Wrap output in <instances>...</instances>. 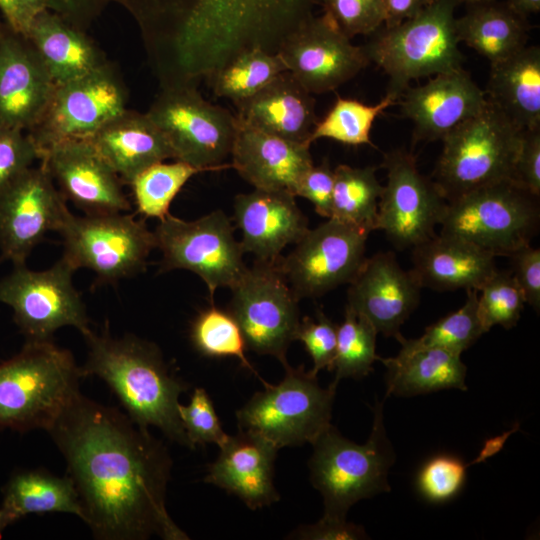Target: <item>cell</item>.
I'll list each match as a JSON object with an SVG mask.
<instances>
[{"instance_id":"cell-36","label":"cell","mask_w":540,"mask_h":540,"mask_svg":"<svg viewBox=\"0 0 540 540\" xmlns=\"http://www.w3.org/2000/svg\"><path fill=\"white\" fill-rule=\"evenodd\" d=\"M204 170L186 162H158L139 173L129 184L137 211L147 218L164 219L186 182Z\"/></svg>"},{"instance_id":"cell-34","label":"cell","mask_w":540,"mask_h":540,"mask_svg":"<svg viewBox=\"0 0 540 540\" xmlns=\"http://www.w3.org/2000/svg\"><path fill=\"white\" fill-rule=\"evenodd\" d=\"M376 167L340 164L334 170L331 217L367 233L376 230L378 205L383 186Z\"/></svg>"},{"instance_id":"cell-10","label":"cell","mask_w":540,"mask_h":540,"mask_svg":"<svg viewBox=\"0 0 540 540\" xmlns=\"http://www.w3.org/2000/svg\"><path fill=\"white\" fill-rule=\"evenodd\" d=\"M153 233L162 252L161 270L195 273L205 282L211 301L218 288H231L247 269L240 241L222 210L192 221L168 214Z\"/></svg>"},{"instance_id":"cell-14","label":"cell","mask_w":540,"mask_h":540,"mask_svg":"<svg viewBox=\"0 0 540 540\" xmlns=\"http://www.w3.org/2000/svg\"><path fill=\"white\" fill-rule=\"evenodd\" d=\"M126 103L125 85L107 62L84 76L56 85L42 118L27 133L41 155L54 144L90 137L126 110Z\"/></svg>"},{"instance_id":"cell-6","label":"cell","mask_w":540,"mask_h":540,"mask_svg":"<svg viewBox=\"0 0 540 540\" xmlns=\"http://www.w3.org/2000/svg\"><path fill=\"white\" fill-rule=\"evenodd\" d=\"M523 130L489 101L442 141L435 184L450 201L472 190L513 181Z\"/></svg>"},{"instance_id":"cell-7","label":"cell","mask_w":540,"mask_h":540,"mask_svg":"<svg viewBox=\"0 0 540 540\" xmlns=\"http://www.w3.org/2000/svg\"><path fill=\"white\" fill-rule=\"evenodd\" d=\"M278 384L264 382L236 412L238 428L256 433L278 449L313 443L330 425L336 386L322 388L303 365H283Z\"/></svg>"},{"instance_id":"cell-24","label":"cell","mask_w":540,"mask_h":540,"mask_svg":"<svg viewBox=\"0 0 540 540\" xmlns=\"http://www.w3.org/2000/svg\"><path fill=\"white\" fill-rule=\"evenodd\" d=\"M234 218L242 233L240 244L244 253L263 262L278 261L281 251L296 244L309 229L295 196L286 191L254 189L238 194Z\"/></svg>"},{"instance_id":"cell-33","label":"cell","mask_w":540,"mask_h":540,"mask_svg":"<svg viewBox=\"0 0 540 540\" xmlns=\"http://www.w3.org/2000/svg\"><path fill=\"white\" fill-rule=\"evenodd\" d=\"M17 520L27 514L70 513L83 518V510L72 479L44 470L14 473L3 489L2 506Z\"/></svg>"},{"instance_id":"cell-52","label":"cell","mask_w":540,"mask_h":540,"mask_svg":"<svg viewBox=\"0 0 540 540\" xmlns=\"http://www.w3.org/2000/svg\"><path fill=\"white\" fill-rule=\"evenodd\" d=\"M433 0H383L384 27H394L426 8Z\"/></svg>"},{"instance_id":"cell-17","label":"cell","mask_w":540,"mask_h":540,"mask_svg":"<svg viewBox=\"0 0 540 540\" xmlns=\"http://www.w3.org/2000/svg\"><path fill=\"white\" fill-rule=\"evenodd\" d=\"M277 53L311 94L337 89L370 63L364 48L354 45L326 14L304 20Z\"/></svg>"},{"instance_id":"cell-46","label":"cell","mask_w":540,"mask_h":540,"mask_svg":"<svg viewBox=\"0 0 540 540\" xmlns=\"http://www.w3.org/2000/svg\"><path fill=\"white\" fill-rule=\"evenodd\" d=\"M39 159V149L27 132L0 127V193Z\"/></svg>"},{"instance_id":"cell-44","label":"cell","mask_w":540,"mask_h":540,"mask_svg":"<svg viewBox=\"0 0 540 540\" xmlns=\"http://www.w3.org/2000/svg\"><path fill=\"white\" fill-rule=\"evenodd\" d=\"M335 26L348 38L369 35L384 22L383 0H319Z\"/></svg>"},{"instance_id":"cell-26","label":"cell","mask_w":540,"mask_h":540,"mask_svg":"<svg viewBox=\"0 0 540 540\" xmlns=\"http://www.w3.org/2000/svg\"><path fill=\"white\" fill-rule=\"evenodd\" d=\"M86 139L127 184L151 165L173 158L165 136L147 113L126 109Z\"/></svg>"},{"instance_id":"cell-5","label":"cell","mask_w":540,"mask_h":540,"mask_svg":"<svg viewBox=\"0 0 540 540\" xmlns=\"http://www.w3.org/2000/svg\"><path fill=\"white\" fill-rule=\"evenodd\" d=\"M460 0H433L414 17L376 30L364 50L389 76L388 94L400 98L412 80L462 68L454 16Z\"/></svg>"},{"instance_id":"cell-56","label":"cell","mask_w":540,"mask_h":540,"mask_svg":"<svg viewBox=\"0 0 540 540\" xmlns=\"http://www.w3.org/2000/svg\"><path fill=\"white\" fill-rule=\"evenodd\" d=\"M3 30H4V25H2L0 23V39H1V36H2V33H3Z\"/></svg>"},{"instance_id":"cell-35","label":"cell","mask_w":540,"mask_h":540,"mask_svg":"<svg viewBox=\"0 0 540 540\" xmlns=\"http://www.w3.org/2000/svg\"><path fill=\"white\" fill-rule=\"evenodd\" d=\"M287 68L278 53L260 47L242 51L210 78L213 92L234 103L247 99Z\"/></svg>"},{"instance_id":"cell-41","label":"cell","mask_w":540,"mask_h":540,"mask_svg":"<svg viewBox=\"0 0 540 540\" xmlns=\"http://www.w3.org/2000/svg\"><path fill=\"white\" fill-rule=\"evenodd\" d=\"M525 303L513 275L497 270L478 290L477 316L483 332L496 325L506 329L514 327Z\"/></svg>"},{"instance_id":"cell-30","label":"cell","mask_w":540,"mask_h":540,"mask_svg":"<svg viewBox=\"0 0 540 540\" xmlns=\"http://www.w3.org/2000/svg\"><path fill=\"white\" fill-rule=\"evenodd\" d=\"M490 65L487 100L522 130L540 129V48L525 46Z\"/></svg>"},{"instance_id":"cell-15","label":"cell","mask_w":540,"mask_h":540,"mask_svg":"<svg viewBox=\"0 0 540 540\" xmlns=\"http://www.w3.org/2000/svg\"><path fill=\"white\" fill-rule=\"evenodd\" d=\"M369 233L334 218L308 231L277 265L300 300L349 284L365 260Z\"/></svg>"},{"instance_id":"cell-21","label":"cell","mask_w":540,"mask_h":540,"mask_svg":"<svg viewBox=\"0 0 540 540\" xmlns=\"http://www.w3.org/2000/svg\"><path fill=\"white\" fill-rule=\"evenodd\" d=\"M55 88L29 39L4 25L0 39V127L30 131L45 113Z\"/></svg>"},{"instance_id":"cell-40","label":"cell","mask_w":540,"mask_h":540,"mask_svg":"<svg viewBox=\"0 0 540 540\" xmlns=\"http://www.w3.org/2000/svg\"><path fill=\"white\" fill-rule=\"evenodd\" d=\"M190 339L195 349L207 357H235L240 364L265 381L248 361L243 333L230 312L211 307L201 311L190 329Z\"/></svg>"},{"instance_id":"cell-4","label":"cell","mask_w":540,"mask_h":540,"mask_svg":"<svg viewBox=\"0 0 540 540\" xmlns=\"http://www.w3.org/2000/svg\"><path fill=\"white\" fill-rule=\"evenodd\" d=\"M382 409V402H376L372 430L363 445L343 437L333 425L312 443L310 480L323 497V517L344 520L359 500L390 491L387 476L395 455Z\"/></svg>"},{"instance_id":"cell-8","label":"cell","mask_w":540,"mask_h":540,"mask_svg":"<svg viewBox=\"0 0 540 540\" xmlns=\"http://www.w3.org/2000/svg\"><path fill=\"white\" fill-rule=\"evenodd\" d=\"M440 233L465 240L493 256H510L530 244L539 225L536 196L513 181L481 187L450 201Z\"/></svg>"},{"instance_id":"cell-11","label":"cell","mask_w":540,"mask_h":540,"mask_svg":"<svg viewBox=\"0 0 540 540\" xmlns=\"http://www.w3.org/2000/svg\"><path fill=\"white\" fill-rule=\"evenodd\" d=\"M65 258L72 267L88 268L106 282L133 276L145 268L156 247L144 222L120 213L79 217L71 212L59 230Z\"/></svg>"},{"instance_id":"cell-57","label":"cell","mask_w":540,"mask_h":540,"mask_svg":"<svg viewBox=\"0 0 540 540\" xmlns=\"http://www.w3.org/2000/svg\"><path fill=\"white\" fill-rule=\"evenodd\" d=\"M460 1H461V3H462V2H467V3H469V2H476V1H481V0H460Z\"/></svg>"},{"instance_id":"cell-9","label":"cell","mask_w":540,"mask_h":540,"mask_svg":"<svg viewBox=\"0 0 540 540\" xmlns=\"http://www.w3.org/2000/svg\"><path fill=\"white\" fill-rule=\"evenodd\" d=\"M146 113L165 136L173 159L204 171L223 168L231 154L237 117L205 100L196 84L163 85Z\"/></svg>"},{"instance_id":"cell-32","label":"cell","mask_w":540,"mask_h":540,"mask_svg":"<svg viewBox=\"0 0 540 540\" xmlns=\"http://www.w3.org/2000/svg\"><path fill=\"white\" fill-rule=\"evenodd\" d=\"M461 354L426 348L379 360L387 368L386 395L415 396L442 389L467 390L466 366Z\"/></svg>"},{"instance_id":"cell-31","label":"cell","mask_w":540,"mask_h":540,"mask_svg":"<svg viewBox=\"0 0 540 540\" xmlns=\"http://www.w3.org/2000/svg\"><path fill=\"white\" fill-rule=\"evenodd\" d=\"M471 7L456 18L459 42H464L490 64L500 62L527 46V18L504 1L469 2Z\"/></svg>"},{"instance_id":"cell-54","label":"cell","mask_w":540,"mask_h":540,"mask_svg":"<svg viewBox=\"0 0 540 540\" xmlns=\"http://www.w3.org/2000/svg\"><path fill=\"white\" fill-rule=\"evenodd\" d=\"M90 0H49V8L58 9L61 11H73L81 7L85 2Z\"/></svg>"},{"instance_id":"cell-43","label":"cell","mask_w":540,"mask_h":540,"mask_svg":"<svg viewBox=\"0 0 540 540\" xmlns=\"http://www.w3.org/2000/svg\"><path fill=\"white\" fill-rule=\"evenodd\" d=\"M178 415L190 449L214 443L219 448L228 440L216 414L213 402L203 388H195L188 405L178 404Z\"/></svg>"},{"instance_id":"cell-29","label":"cell","mask_w":540,"mask_h":540,"mask_svg":"<svg viewBox=\"0 0 540 540\" xmlns=\"http://www.w3.org/2000/svg\"><path fill=\"white\" fill-rule=\"evenodd\" d=\"M27 38L56 85L84 76L108 62L89 37L49 9L37 17Z\"/></svg>"},{"instance_id":"cell-49","label":"cell","mask_w":540,"mask_h":540,"mask_svg":"<svg viewBox=\"0 0 540 540\" xmlns=\"http://www.w3.org/2000/svg\"><path fill=\"white\" fill-rule=\"evenodd\" d=\"M512 260L513 277L518 283L525 302L534 309L540 307V250L527 244L509 256Z\"/></svg>"},{"instance_id":"cell-2","label":"cell","mask_w":540,"mask_h":540,"mask_svg":"<svg viewBox=\"0 0 540 540\" xmlns=\"http://www.w3.org/2000/svg\"><path fill=\"white\" fill-rule=\"evenodd\" d=\"M84 338L88 345L81 367L84 377L104 380L136 424L156 427L169 440L190 448L177 410L189 385L172 373L159 348L132 335L114 338L107 329L100 335L91 331Z\"/></svg>"},{"instance_id":"cell-16","label":"cell","mask_w":540,"mask_h":540,"mask_svg":"<svg viewBox=\"0 0 540 540\" xmlns=\"http://www.w3.org/2000/svg\"><path fill=\"white\" fill-rule=\"evenodd\" d=\"M387 183L378 205L376 230L398 249L413 248L431 238L447 200L434 181L423 176L413 155L404 150L385 154Z\"/></svg>"},{"instance_id":"cell-53","label":"cell","mask_w":540,"mask_h":540,"mask_svg":"<svg viewBox=\"0 0 540 540\" xmlns=\"http://www.w3.org/2000/svg\"><path fill=\"white\" fill-rule=\"evenodd\" d=\"M504 2L524 18L540 11V0H504Z\"/></svg>"},{"instance_id":"cell-55","label":"cell","mask_w":540,"mask_h":540,"mask_svg":"<svg viewBox=\"0 0 540 540\" xmlns=\"http://www.w3.org/2000/svg\"><path fill=\"white\" fill-rule=\"evenodd\" d=\"M17 519L5 508H0V536L2 532L11 525L12 523L16 522Z\"/></svg>"},{"instance_id":"cell-37","label":"cell","mask_w":540,"mask_h":540,"mask_svg":"<svg viewBox=\"0 0 540 540\" xmlns=\"http://www.w3.org/2000/svg\"><path fill=\"white\" fill-rule=\"evenodd\" d=\"M397 100L388 93L374 105L338 97L324 118L318 120L310 136V143L320 138H329L346 145L373 146L370 132L375 119L385 109L396 104Z\"/></svg>"},{"instance_id":"cell-50","label":"cell","mask_w":540,"mask_h":540,"mask_svg":"<svg viewBox=\"0 0 540 540\" xmlns=\"http://www.w3.org/2000/svg\"><path fill=\"white\" fill-rule=\"evenodd\" d=\"M288 538L302 540H358L366 539L365 530L346 519L322 517L318 522L295 529Z\"/></svg>"},{"instance_id":"cell-20","label":"cell","mask_w":540,"mask_h":540,"mask_svg":"<svg viewBox=\"0 0 540 540\" xmlns=\"http://www.w3.org/2000/svg\"><path fill=\"white\" fill-rule=\"evenodd\" d=\"M349 285L348 307L367 318L378 333L397 340L403 337L400 327L417 307L422 287L394 253L365 258Z\"/></svg>"},{"instance_id":"cell-1","label":"cell","mask_w":540,"mask_h":540,"mask_svg":"<svg viewBox=\"0 0 540 540\" xmlns=\"http://www.w3.org/2000/svg\"><path fill=\"white\" fill-rule=\"evenodd\" d=\"M48 432L96 538L189 539L166 508L170 454L148 428L79 392Z\"/></svg>"},{"instance_id":"cell-13","label":"cell","mask_w":540,"mask_h":540,"mask_svg":"<svg viewBox=\"0 0 540 540\" xmlns=\"http://www.w3.org/2000/svg\"><path fill=\"white\" fill-rule=\"evenodd\" d=\"M74 271L62 257L42 271L14 265L0 279V303L13 309L14 321L27 341L51 340L65 326L77 328L83 336L91 332L85 304L72 283Z\"/></svg>"},{"instance_id":"cell-48","label":"cell","mask_w":540,"mask_h":540,"mask_svg":"<svg viewBox=\"0 0 540 540\" xmlns=\"http://www.w3.org/2000/svg\"><path fill=\"white\" fill-rule=\"evenodd\" d=\"M513 182L538 197L540 194V129L523 130L514 165Z\"/></svg>"},{"instance_id":"cell-45","label":"cell","mask_w":540,"mask_h":540,"mask_svg":"<svg viewBox=\"0 0 540 540\" xmlns=\"http://www.w3.org/2000/svg\"><path fill=\"white\" fill-rule=\"evenodd\" d=\"M337 328L320 309L316 311V318L308 316L300 320L295 340L304 345L313 360L312 374L317 375L322 369L333 370V363L337 346Z\"/></svg>"},{"instance_id":"cell-23","label":"cell","mask_w":540,"mask_h":540,"mask_svg":"<svg viewBox=\"0 0 540 540\" xmlns=\"http://www.w3.org/2000/svg\"><path fill=\"white\" fill-rule=\"evenodd\" d=\"M230 156L231 166L255 189L293 195L300 178L314 165L310 145L265 132L238 117Z\"/></svg>"},{"instance_id":"cell-12","label":"cell","mask_w":540,"mask_h":540,"mask_svg":"<svg viewBox=\"0 0 540 540\" xmlns=\"http://www.w3.org/2000/svg\"><path fill=\"white\" fill-rule=\"evenodd\" d=\"M230 289L228 311L238 323L247 349L287 364L286 353L300 323L299 299L277 261L255 260Z\"/></svg>"},{"instance_id":"cell-51","label":"cell","mask_w":540,"mask_h":540,"mask_svg":"<svg viewBox=\"0 0 540 540\" xmlns=\"http://www.w3.org/2000/svg\"><path fill=\"white\" fill-rule=\"evenodd\" d=\"M49 9V0H0L6 25L27 38L37 17Z\"/></svg>"},{"instance_id":"cell-27","label":"cell","mask_w":540,"mask_h":540,"mask_svg":"<svg viewBox=\"0 0 540 540\" xmlns=\"http://www.w3.org/2000/svg\"><path fill=\"white\" fill-rule=\"evenodd\" d=\"M237 117L265 132L311 145L318 122L315 99L289 71L278 74L253 96L234 103Z\"/></svg>"},{"instance_id":"cell-25","label":"cell","mask_w":540,"mask_h":540,"mask_svg":"<svg viewBox=\"0 0 540 540\" xmlns=\"http://www.w3.org/2000/svg\"><path fill=\"white\" fill-rule=\"evenodd\" d=\"M278 450L264 437L239 429L220 447L204 481L237 496L251 510L270 506L280 499L273 481Z\"/></svg>"},{"instance_id":"cell-42","label":"cell","mask_w":540,"mask_h":540,"mask_svg":"<svg viewBox=\"0 0 540 540\" xmlns=\"http://www.w3.org/2000/svg\"><path fill=\"white\" fill-rule=\"evenodd\" d=\"M452 455H436L424 463L419 470L416 485L419 493L433 503H443L462 489L466 480V469L470 465Z\"/></svg>"},{"instance_id":"cell-18","label":"cell","mask_w":540,"mask_h":540,"mask_svg":"<svg viewBox=\"0 0 540 540\" xmlns=\"http://www.w3.org/2000/svg\"><path fill=\"white\" fill-rule=\"evenodd\" d=\"M70 213L43 165L30 167L0 193V249L14 265L25 264L49 231L59 232Z\"/></svg>"},{"instance_id":"cell-22","label":"cell","mask_w":540,"mask_h":540,"mask_svg":"<svg viewBox=\"0 0 540 540\" xmlns=\"http://www.w3.org/2000/svg\"><path fill=\"white\" fill-rule=\"evenodd\" d=\"M402 113L414 124L416 140H443L488 103L486 94L463 68L434 75L426 84L407 87Z\"/></svg>"},{"instance_id":"cell-39","label":"cell","mask_w":540,"mask_h":540,"mask_svg":"<svg viewBox=\"0 0 540 540\" xmlns=\"http://www.w3.org/2000/svg\"><path fill=\"white\" fill-rule=\"evenodd\" d=\"M465 303L458 310L428 326L415 339L400 338L399 353L407 354L426 348H441L461 354L484 333L477 316L478 290H466Z\"/></svg>"},{"instance_id":"cell-28","label":"cell","mask_w":540,"mask_h":540,"mask_svg":"<svg viewBox=\"0 0 540 540\" xmlns=\"http://www.w3.org/2000/svg\"><path fill=\"white\" fill-rule=\"evenodd\" d=\"M412 249L411 271L421 287L479 290L497 271L495 256L454 236L434 234Z\"/></svg>"},{"instance_id":"cell-3","label":"cell","mask_w":540,"mask_h":540,"mask_svg":"<svg viewBox=\"0 0 540 540\" xmlns=\"http://www.w3.org/2000/svg\"><path fill=\"white\" fill-rule=\"evenodd\" d=\"M84 377L72 353L52 340L27 341L0 364V430L51 429Z\"/></svg>"},{"instance_id":"cell-38","label":"cell","mask_w":540,"mask_h":540,"mask_svg":"<svg viewBox=\"0 0 540 540\" xmlns=\"http://www.w3.org/2000/svg\"><path fill=\"white\" fill-rule=\"evenodd\" d=\"M377 334L367 318L346 306L344 320L337 328L332 385L337 387L344 378H363L373 370V363L379 360L376 354Z\"/></svg>"},{"instance_id":"cell-19","label":"cell","mask_w":540,"mask_h":540,"mask_svg":"<svg viewBox=\"0 0 540 540\" xmlns=\"http://www.w3.org/2000/svg\"><path fill=\"white\" fill-rule=\"evenodd\" d=\"M40 161L63 197L86 215L130 209L121 179L87 139L54 144L41 152Z\"/></svg>"},{"instance_id":"cell-47","label":"cell","mask_w":540,"mask_h":540,"mask_svg":"<svg viewBox=\"0 0 540 540\" xmlns=\"http://www.w3.org/2000/svg\"><path fill=\"white\" fill-rule=\"evenodd\" d=\"M333 185L334 172L324 160L303 174L294 189V196L309 200L317 214L328 219L331 217Z\"/></svg>"}]
</instances>
